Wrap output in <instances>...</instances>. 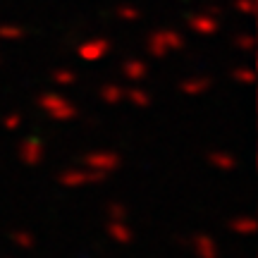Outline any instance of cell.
<instances>
[{
  "mask_svg": "<svg viewBox=\"0 0 258 258\" xmlns=\"http://www.w3.org/2000/svg\"><path fill=\"white\" fill-rule=\"evenodd\" d=\"M124 96H127V91L122 89V86H117V84H110V86H105L101 91V98L105 103H110V105H117V103L124 101Z\"/></svg>",
  "mask_w": 258,
  "mask_h": 258,
  "instance_id": "30bf717a",
  "label": "cell"
},
{
  "mask_svg": "<svg viewBox=\"0 0 258 258\" xmlns=\"http://www.w3.org/2000/svg\"><path fill=\"white\" fill-rule=\"evenodd\" d=\"M122 72H124V77L132 79V82H141V79L148 74V70L141 60H129L127 64H122Z\"/></svg>",
  "mask_w": 258,
  "mask_h": 258,
  "instance_id": "9c48e42d",
  "label": "cell"
},
{
  "mask_svg": "<svg viewBox=\"0 0 258 258\" xmlns=\"http://www.w3.org/2000/svg\"><path fill=\"white\" fill-rule=\"evenodd\" d=\"M12 239H15V244L22 246V249H31V246H34V237H31L29 232H15Z\"/></svg>",
  "mask_w": 258,
  "mask_h": 258,
  "instance_id": "9a60e30c",
  "label": "cell"
},
{
  "mask_svg": "<svg viewBox=\"0 0 258 258\" xmlns=\"http://www.w3.org/2000/svg\"><path fill=\"white\" fill-rule=\"evenodd\" d=\"M244 222H232V230L234 232H244V234H251L253 232V220H249V218H241Z\"/></svg>",
  "mask_w": 258,
  "mask_h": 258,
  "instance_id": "2e32d148",
  "label": "cell"
},
{
  "mask_svg": "<svg viewBox=\"0 0 258 258\" xmlns=\"http://www.w3.org/2000/svg\"><path fill=\"white\" fill-rule=\"evenodd\" d=\"M41 108H43V110H46L53 120H70V117H74L72 103H67L64 98L55 96V93H48V96H43V98H41Z\"/></svg>",
  "mask_w": 258,
  "mask_h": 258,
  "instance_id": "7a4b0ae2",
  "label": "cell"
},
{
  "mask_svg": "<svg viewBox=\"0 0 258 258\" xmlns=\"http://www.w3.org/2000/svg\"><path fill=\"white\" fill-rule=\"evenodd\" d=\"M211 160H213V165L222 167V170H232L234 167V158L227 156V153H213Z\"/></svg>",
  "mask_w": 258,
  "mask_h": 258,
  "instance_id": "5bb4252c",
  "label": "cell"
},
{
  "mask_svg": "<svg viewBox=\"0 0 258 258\" xmlns=\"http://www.w3.org/2000/svg\"><path fill=\"white\" fill-rule=\"evenodd\" d=\"M124 208H122V206H112L110 208V215H112V220H122V215H124Z\"/></svg>",
  "mask_w": 258,
  "mask_h": 258,
  "instance_id": "44dd1931",
  "label": "cell"
},
{
  "mask_svg": "<svg viewBox=\"0 0 258 258\" xmlns=\"http://www.w3.org/2000/svg\"><path fill=\"white\" fill-rule=\"evenodd\" d=\"M108 48H110L108 41L96 38V41H91V43H84L82 50H79V55L86 57V60H98V57H103L105 53H108Z\"/></svg>",
  "mask_w": 258,
  "mask_h": 258,
  "instance_id": "52a82bcc",
  "label": "cell"
},
{
  "mask_svg": "<svg viewBox=\"0 0 258 258\" xmlns=\"http://www.w3.org/2000/svg\"><path fill=\"white\" fill-rule=\"evenodd\" d=\"M108 232H110V237H115V241H120V244L132 241V232H129V227L124 225V220H112Z\"/></svg>",
  "mask_w": 258,
  "mask_h": 258,
  "instance_id": "8fae6325",
  "label": "cell"
},
{
  "mask_svg": "<svg viewBox=\"0 0 258 258\" xmlns=\"http://www.w3.org/2000/svg\"><path fill=\"white\" fill-rule=\"evenodd\" d=\"M84 163H86V167H91V170L110 172V170H115V167L120 165V156H115L110 151H98V153H89V156L84 158Z\"/></svg>",
  "mask_w": 258,
  "mask_h": 258,
  "instance_id": "277c9868",
  "label": "cell"
},
{
  "mask_svg": "<svg viewBox=\"0 0 258 258\" xmlns=\"http://www.w3.org/2000/svg\"><path fill=\"white\" fill-rule=\"evenodd\" d=\"M124 98H129V101L134 103L137 108H146L148 103H151V96H148L146 91H141V89H132V91H127V96Z\"/></svg>",
  "mask_w": 258,
  "mask_h": 258,
  "instance_id": "4fadbf2b",
  "label": "cell"
},
{
  "mask_svg": "<svg viewBox=\"0 0 258 258\" xmlns=\"http://www.w3.org/2000/svg\"><path fill=\"white\" fill-rule=\"evenodd\" d=\"M179 89L189 96H196V93H203L208 89V79H189V82L179 84Z\"/></svg>",
  "mask_w": 258,
  "mask_h": 258,
  "instance_id": "7c38bea8",
  "label": "cell"
},
{
  "mask_svg": "<svg viewBox=\"0 0 258 258\" xmlns=\"http://www.w3.org/2000/svg\"><path fill=\"white\" fill-rule=\"evenodd\" d=\"M194 249L201 258H218V246L211 237H196L194 239Z\"/></svg>",
  "mask_w": 258,
  "mask_h": 258,
  "instance_id": "ba28073f",
  "label": "cell"
},
{
  "mask_svg": "<svg viewBox=\"0 0 258 258\" xmlns=\"http://www.w3.org/2000/svg\"><path fill=\"white\" fill-rule=\"evenodd\" d=\"M24 31L19 27H0V38H22Z\"/></svg>",
  "mask_w": 258,
  "mask_h": 258,
  "instance_id": "e0dca14e",
  "label": "cell"
},
{
  "mask_svg": "<svg viewBox=\"0 0 258 258\" xmlns=\"http://www.w3.org/2000/svg\"><path fill=\"white\" fill-rule=\"evenodd\" d=\"M117 15H120L122 19H132V22H134V19H139V17H141V12H139L137 8H129V5H127V8L122 5V8L117 10Z\"/></svg>",
  "mask_w": 258,
  "mask_h": 258,
  "instance_id": "ac0fdd59",
  "label": "cell"
},
{
  "mask_svg": "<svg viewBox=\"0 0 258 258\" xmlns=\"http://www.w3.org/2000/svg\"><path fill=\"white\" fill-rule=\"evenodd\" d=\"M237 8H241V12L251 15L253 12V0H237Z\"/></svg>",
  "mask_w": 258,
  "mask_h": 258,
  "instance_id": "ffe728a7",
  "label": "cell"
},
{
  "mask_svg": "<svg viewBox=\"0 0 258 258\" xmlns=\"http://www.w3.org/2000/svg\"><path fill=\"white\" fill-rule=\"evenodd\" d=\"M189 27H191L194 31H199V34H213V31L218 29V19L211 17V15H206V12H201V15H194V17L189 19Z\"/></svg>",
  "mask_w": 258,
  "mask_h": 258,
  "instance_id": "8992f818",
  "label": "cell"
},
{
  "mask_svg": "<svg viewBox=\"0 0 258 258\" xmlns=\"http://www.w3.org/2000/svg\"><path fill=\"white\" fill-rule=\"evenodd\" d=\"M105 172H98V170H67L60 175V182L64 186H82V184H93V182H98L103 179Z\"/></svg>",
  "mask_w": 258,
  "mask_h": 258,
  "instance_id": "3957f363",
  "label": "cell"
},
{
  "mask_svg": "<svg viewBox=\"0 0 258 258\" xmlns=\"http://www.w3.org/2000/svg\"><path fill=\"white\" fill-rule=\"evenodd\" d=\"M19 122H22V120H19V115H12V117H8V120H5V127H8V129H17Z\"/></svg>",
  "mask_w": 258,
  "mask_h": 258,
  "instance_id": "7402d4cb",
  "label": "cell"
},
{
  "mask_svg": "<svg viewBox=\"0 0 258 258\" xmlns=\"http://www.w3.org/2000/svg\"><path fill=\"white\" fill-rule=\"evenodd\" d=\"M182 43H184V38L179 36L177 31H158V34H153V36L148 38V50L153 53L156 57L165 55V53H170V50H177V48H182Z\"/></svg>",
  "mask_w": 258,
  "mask_h": 258,
  "instance_id": "6da1fadb",
  "label": "cell"
},
{
  "mask_svg": "<svg viewBox=\"0 0 258 258\" xmlns=\"http://www.w3.org/2000/svg\"><path fill=\"white\" fill-rule=\"evenodd\" d=\"M22 160L29 163V165H38V163L43 160V146L38 144L36 139H31V141H24V144H22Z\"/></svg>",
  "mask_w": 258,
  "mask_h": 258,
  "instance_id": "5b68a950",
  "label": "cell"
},
{
  "mask_svg": "<svg viewBox=\"0 0 258 258\" xmlns=\"http://www.w3.org/2000/svg\"><path fill=\"white\" fill-rule=\"evenodd\" d=\"M53 79H55L57 84H62V86H64V84H74V82H77V77H74L72 72H64V70H62V72L53 74Z\"/></svg>",
  "mask_w": 258,
  "mask_h": 258,
  "instance_id": "d6986e66",
  "label": "cell"
}]
</instances>
